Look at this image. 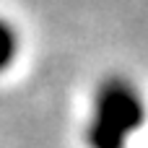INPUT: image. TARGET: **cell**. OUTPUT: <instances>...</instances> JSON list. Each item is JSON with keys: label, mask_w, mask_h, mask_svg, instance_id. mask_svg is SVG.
Listing matches in <instances>:
<instances>
[{"label": "cell", "mask_w": 148, "mask_h": 148, "mask_svg": "<svg viewBox=\"0 0 148 148\" xmlns=\"http://www.w3.org/2000/svg\"><path fill=\"white\" fill-rule=\"evenodd\" d=\"M148 120L143 88L122 73L104 75L91 96L83 140L88 148H127Z\"/></svg>", "instance_id": "obj_1"}, {"label": "cell", "mask_w": 148, "mask_h": 148, "mask_svg": "<svg viewBox=\"0 0 148 148\" xmlns=\"http://www.w3.org/2000/svg\"><path fill=\"white\" fill-rule=\"evenodd\" d=\"M18 49H21V44H18V31H16L8 21L0 18V73L13 65Z\"/></svg>", "instance_id": "obj_2"}]
</instances>
